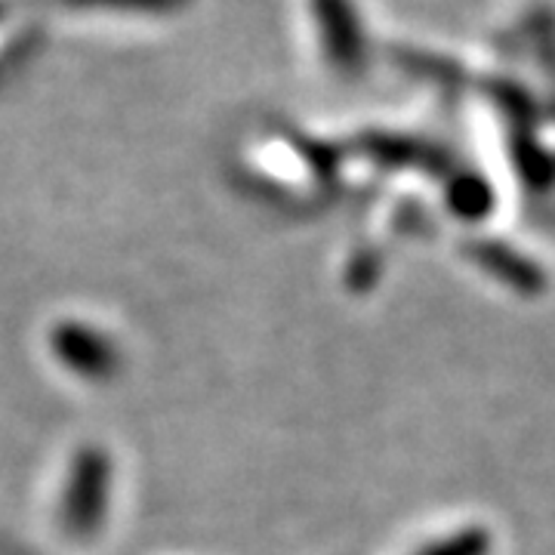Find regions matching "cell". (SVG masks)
<instances>
[{
    "label": "cell",
    "instance_id": "7a4b0ae2",
    "mask_svg": "<svg viewBox=\"0 0 555 555\" xmlns=\"http://www.w3.org/2000/svg\"><path fill=\"white\" fill-rule=\"evenodd\" d=\"M485 550H488V540L473 531V534L454 537L451 543H441L436 553L429 555H485Z\"/></svg>",
    "mask_w": 555,
    "mask_h": 555
},
{
    "label": "cell",
    "instance_id": "6da1fadb",
    "mask_svg": "<svg viewBox=\"0 0 555 555\" xmlns=\"http://www.w3.org/2000/svg\"><path fill=\"white\" fill-rule=\"evenodd\" d=\"M75 481H78V488H72V496H68V516H72V525L87 528L105 509V481L108 478L102 469V460L90 456L78 469Z\"/></svg>",
    "mask_w": 555,
    "mask_h": 555
}]
</instances>
